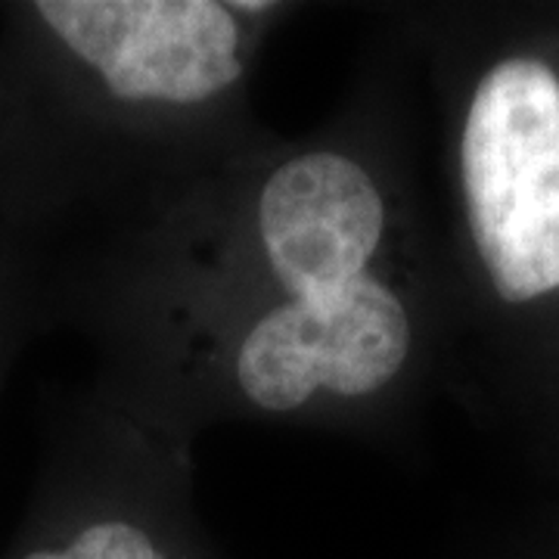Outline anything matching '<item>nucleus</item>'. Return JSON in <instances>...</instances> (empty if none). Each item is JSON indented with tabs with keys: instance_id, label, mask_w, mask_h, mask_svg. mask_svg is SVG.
<instances>
[{
	"instance_id": "20e7f679",
	"label": "nucleus",
	"mask_w": 559,
	"mask_h": 559,
	"mask_svg": "<svg viewBox=\"0 0 559 559\" xmlns=\"http://www.w3.org/2000/svg\"><path fill=\"white\" fill-rule=\"evenodd\" d=\"M460 221L503 308L559 296V66L538 53L485 62L454 134Z\"/></svg>"
},
{
	"instance_id": "39448f33",
	"label": "nucleus",
	"mask_w": 559,
	"mask_h": 559,
	"mask_svg": "<svg viewBox=\"0 0 559 559\" xmlns=\"http://www.w3.org/2000/svg\"><path fill=\"white\" fill-rule=\"evenodd\" d=\"M44 330L38 289L13 242L0 237V399L28 340Z\"/></svg>"
},
{
	"instance_id": "f257e3e1",
	"label": "nucleus",
	"mask_w": 559,
	"mask_h": 559,
	"mask_svg": "<svg viewBox=\"0 0 559 559\" xmlns=\"http://www.w3.org/2000/svg\"><path fill=\"white\" fill-rule=\"evenodd\" d=\"M392 53L301 138L274 134L162 215L35 280L97 377L190 436L277 423L392 444L426 360V277Z\"/></svg>"
},
{
	"instance_id": "f03ea898",
	"label": "nucleus",
	"mask_w": 559,
	"mask_h": 559,
	"mask_svg": "<svg viewBox=\"0 0 559 559\" xmlns=\"http://www.w3.org/2000/svg\"><path fill=\"white\" fill-rule=\"evenodd\" d=\"M283 0L0 7V237L44 277L261 146L252 79Z\"/></svg>"
},
{
	"instance_id": "7ed1b4c3",
	"label": "nucleus",
	"mask_w": 559,
	"mask_h": 559,
	"mask_svg": "<svg viewBox=\"0 0 559 559\" xmlns=\"http://www.w3.org/2000/svg\"><path fill=\"white\" fill-rule=\"evenodd\" d=\"M193 441L94 377L62 411L0 559H227L197 513Z\"/></svg>"
}]
</instances>
